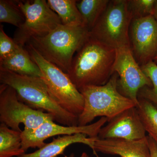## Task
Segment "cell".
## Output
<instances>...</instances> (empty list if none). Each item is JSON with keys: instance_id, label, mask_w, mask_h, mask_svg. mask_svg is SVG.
Returning <instances> with one entry per match:
<instances>
[{"instance_id": "5b68a950", "label": "cell", "mask_w": 157, "mask_h": 157, "mask_svg": "<svg viewBox=\"0 0 157 157\" xmlns=\"http://www.w3.org/2000/svg\"><path fill=\"white\" fill-rule=\"evenodd\" d=\"M26 47L32 59L42 71V79L58 104L67 112L79 116L84 108V98L68 74L45 59L31 46L27 45Z\"/></svg>"}, {"instance_id": "d6986e66", "label": "cell", "mask_w": 157, "mask_h": 157, "mask_svg": "<svg viewBox=\"0 0 157 157\" xmlns=\"http://www.w3.org/2000/svg\"><path fill=\"white\" fill-rule=\"evenodd\" d=\"M138 100L136 108L140 120L148 136L154 140L157 147V108L147 100Z\"/></svg>"}, {"instance_id": "9c48e42d", "label": "cell", "mask_w": 157, "mask_h": 157, "mask_svg": "<svg viewBox=\"0 0 157 157\" xmlns=\"http://www.w3.org/2000/svg\"><path fill=\"white\" fill-rule=\"evenodd\" d=\"M116 51L113 71L118 75V90L123 95L134 101L137 105L139 90L144 86L151 88L152 83L135 60L131 46Z\"/></svg>"}, {"instance_id": "ac0fdd59", "label": "cell", "mask_w": 157, "mask_h": 157, "mask_svg": "<svg viewBox=\"0 0 157 157\" xmlns=\"http://www.w3.org/2000/svg\"><path fill=\"white\" fill-rule=\"evenodd\" d=\"M109 0L77 1V7L80 12L85 26L90 31L108 6Z\"/></svg>"}, {"instance_id": "6da1fadb", "label": "cell", "mask_w": 157, "mask_h": 157, "mask_svg": "<svg viewBox=\"0 0 157 157\" xmlns=\"http://www.w3.org/2000/svg\"><path fill=\"white\" fill-rule=\"evenodd\" d=\"M115 48L90 36L73 57L67 74L78 90L106 84L113 74Z\"/></svg>"}, {"instance_id": "9a60e30c", "label": "cell", "mask_w": 157, "mask_h": 157, "mask_svg": "<svg viewBox=\"0 0 157 157\" xmlns=\"http://www.w3.org/2000/svg\"><path fill=\"white\" fill-rule=\"evenodd\" d=\"M0 70L42 78L43 74L39 66L32 59L28 51L19 46L11 55L0 60Z\"/></svg>"}, {"instance_id": "30bf717a", "label": "cell", "mask_w": 157, "mask_h": 157, "mask_svg": "<svg viewBox=\"0 0 157 157\" xmlns=\"http://www.w3.org/2000/svg\"><path fill=\"white\" fill-rule=\"evenodd\" d=\"M107 121V118L101 117L94 123L83 126H67L56 124L53 121H48L34 130L22 131V148L25 151L29 148H41L46 144L45 140L57 135L82 133L90 137H98L100 130Z\"/></svg>"}, {"instance_id": "3957f363", "label": "cell", "mask_w": 157, "mask_h": 157, "mask_svg": "<svg viewBox=\"0 0 157 157\" xmlns=\"http://www.w3.org/2000/svg\"><path fill=\"white\" fill-rule=\"evenodd\" d=\"M89 36L90 31L84 26L62 24L46 36L33 38L26 45L67 73L74 55Z\"/></svg>"}, {"instance_id": "484cf974", "label": "cell", "mask_w": 157, "mask_h": 157, "mask_svg": "<svg viewBox=\"0 0 157 157\" xmlns=\"http://www.w3.org/2000/svg\"><path fill=\"white\" fill-rule=\"evenodd\" d=\"M70 157H74V154H72L70 155ZM80 157H90L86 153V152H83L81 156Z\"/></svg>"}, {"instance_id": "603a6c76", "label": "cell", "mask_w": 157, "mask_h": 157, "mask_svg": "<svg viewBox=\"0 0 157 157\" xmlns=\"http://www.w3.org/2000/svg\"><path fill=\"white\" fill-rule=\"evenodd\" d=\"M19 45L14 39L9 37L5 33L3 25H0V60L11 55Z\"/></svg>"}, {"instance_id": "ffe728a7", "label": "cell", "mask_w": 157, "mask_h": 157, "mask_svg": "<svg viewBox=\"0 0 157 157\" xmlns=\"http://www.w3.org/2000/svg\"><path fill=\"white\" fill-rule=\"evenodd\" d=\"M25 20L24 14L17 1H0V22L10 24L19 28Z\"/></svg>"}, {"instance_id": "7402d4cb", "label": "cell", "mask_w": 157, "mask_h": 157, "mask_svg": "<svg viewBox=\"0 0 157 157\" xmlns=\"http://www.w3.org/2000/svg\"><path fill=\"white\" fill-rule=\"evenodd\" d=\"M156 0H128L129 11L133 19L153 15Z\"/></svg>"}, {"instance_id": "277c9868", "label": "cell", "mask_w": 157, "mask_h": 157, "mask_svg": "<svg viewBox=\"0 0 157 157\" xmlns=\"http://www.w3.org/2000/svg\"><path fill=\"white\" fill-rule=\"evenodd\" d=\"M119 76L114 73L106 84L89 86L78 90L84 100L82 112L78 117V126L87 125L98 117L107 122L127 109L136 107L134 101L121 94L118 90Z\"/></svg>"}, {"instance_id": "8992f818", "label": "cell", "mask_w": 157, "mask_h": 157, "mask_svg": "<svg viewBox=\"0 0 157 157\" xmlns=\"http://www.w3.org/2000/svg\"><path fill=\"white\" fill-rule=\"evenodd\" d=\"M132 19L128 0L109 1L90 36L115 49L131 46L129 29Z\"/></svg>"}, {"instance_id": "7c38bea8", "label": "cell", "mask_w": 157, "mask_h": 157, "mask_svg": "<svg viewBox=\"0 0 157 157\" xmlns=\"http://www.w3.org/2000/svg\"><path fill=\"white\" fill-rule=\"evenodd\" d=\"M146 133L136 107L126 109L109 121L101 128L98 137L137 140L145 138Z\"/></svg>"}, {"instance_id": "2e32d148", "label": "cell", "mask_w": 157, "mask_h": 157, "mask_svg": "<svg viewBox=\"0 0 157 157\" xmlns=\"http://www.w3.org/2000/svg\"><path fill=\"white\" fill-rule=\"evenodd\" d=\"M76 0H48L52 10L60 18L62 25L84 26L83 19L77 7Z\"/></svg>"}, {"instance_id": "cb8c5ba5", "label": "cell", "mask_w": 157, "mask_h": 157, "mask_svg": "<svg viewBox=\"0 0 157 157\" xmlns=\"http://www.w3.org/2000/svg\"><path fill=\"white\" fill-rule=\"evenodd\" d=\"M147 139L151 157H157V147L154 140L150 137L147 136Z\"/></svg>"}, {"instance_id": "ba28073f", "label": "cell", "mask_w": 157, "mask_h": 157, "mask_svg": "<svg viewBox=\"0 0 157 157\" xmlns=\"http://www.w3.org/2000/svg\"><path fill=\"white\" fill-rule=\"evenodd\" d=\"M54 121L52 115L36 110L20 101L16 91L7 85L0 86V121L14 131L22 132L21 124L25 125L24 130L37 128L43 123Z\"/></svg>"}, {"instance_id": "5bb4252c", "label": "cell", "mask_w": 157, "mask_h": 157, "mask_svg": "<svg viewBox=\"0 0 157 157\" xmlns=\"http://www.w3.org/2000/svg\"><path fill=\"white\" fill-rule=\"evenodd\" d=\"M82 133L58 136L53 138L50 143L45 144L41 148L31 153H25L17 157H57L63 155L66 149L71 144L81 143L93 149L94 142L97 137H87Z\"/></svg>"}, {"instance_id": "52a82bcc", "label": "cell", "mask_w": 157, "mask_h": 157, "mask_svg": "<svg viewBox=\"0 0 157 157\" xmlns=\"http://www.w3.org/2000/svg\"><path fill=\"white\" fill-rule=\"evenodd\" d=\"M25 20L14 33L16 44L24 47L33 38L44 36L62 25L60 18L45 0L17 1Z\"/></svg>"}, {"instance_id": "4316f807", "label": "cell", "mask_w": 157, "mask_h": 157, "mask_svg": "<svg viewBox=\"0 0 157 157\" xmlns=\"http://www.w3.org/2000/svg\"><path fill=\"white\" fill-rule=\"evenodd\" d=\"M153 61L157 65V56L155 58V59H154Z\"/></svg>"}, {"instance_id": "d4e9b609", "label": "cell", "mask_w": 157, "mask_h": 157, "mask_svg": "<svg viewBox=\"0 0 157 157\" xmlns=\"http://www.w3.org/2000/svg\"><path fill=\"white\" fill-rule=\"evenodd\" d=\"M154 17L157 21V0L156 1L155 4L154 12L153 15Z\"/></svg>"}, {"instance_id": "44dd1931", "label": "cell", "mask_w": 157, "mask_h": 157, "mask_svg": "<svg viewBox=\"0 0 157 157\" xmlns=\"http://www.w3.org/2000/svg\"><path fill=\"white\" fill-rule=\"evenodd\" d=\"M145 75L151 80L152 87L144 86L139 90L138 99H144L152 103L157 108V65L153 61L140 66Z\"/></svg>"}, {"instance_id": "7a4b0ae2", "label": "cell", "mask_w": 157, "mask_h": 157, "mask_svg": "<svg viewBox=\"0 0 157 157\" xmlns=\"http://www.w3.org/2000/svg\"><path fill=\"white\" fill-rule=\"evenodd\" d=\"M0 82L13 88L18 100L31 108L49 113L62 125L78 126V117L59 105L42 78L0 70Z\"/></svg>"}, {"instance_id": "e0dca14e", "label": "cell", "mask_w": 157, "mask_h": 157, "mask_svg": "<svg viewBox=\"0 0 157 157\" xmlns=\"http://www.w3.org/2000/svg\"><path fill=\"white\" fill-rule=\"evenodd\" d=\"M22 132L14 131L1 124L0 157H17L25 153L22 148Z\"/></svg>"}, {"instance_id": "8fae6325", "label": "cell", "mask_w": 157, "mask_h": 157, "mask_svg": "<svg viewBox=\"0 0 157 157\" xmlns=\"http://www.w3.org/2000/svg\"><path fill=\"white\" fill-rule=\"evenodd\" d=\"M129 38L132 53L139 66L157 55V21L153 15L132 19Z\"/></svg>"}, {"instance_id": "4fadbf2b", "label": "cell", "mask_w": 157, "mask_h": 157, "mask_svg": "<svg viewBox=\"0 0 157 157\" xmlns=\"http://www.w3.org/2000/svg\"><path fill=\"white\" fill-rule=\"evenodd\" d=\"M94 153L118 155L121 157H151L147 136L143 139L128 140L120 138H96L93 146Z\"/></svg>"}]
</instances>
